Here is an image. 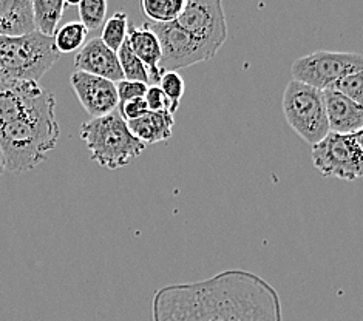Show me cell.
<instances>
[{"instance_id":"cell-22","label":"cell","mask_w":363,"mask_h":321,"mask_svg":"<svg viewBox=\"0 0 363 321\" xmlns=\"http://www.w3.org/2000/svg\"><path fill=\"white\" fill-rule=\"evenodd\" d=\"M108 10L107 0H81L77 4V11H79L81 23L89 31L98 30L106 23V16Z\"/></svg>"},{"instance_id":"cell-29","label":"cell","mask_w":363,"mask_h":321,"mask_svg":"<svg viewBox=\"0 0 363 321\" xmlns=\"http://www.w3.org/2000/svg\"><path fill=\"white\" fill-rule=\"evenodd\" d=\"M5 171H6V161H5V156H4L2 150H0V176H2Z\"/></svg>"},{"instance_id":"cell-10","label":"cell","mask_w":363,"mask_h":321,"mask_svg":"<svg viewBox=\"0 0 363 321\" xmlns=\"http://www.w3.org/2000/svg\"><path fill=\"white\" fill-rule=\"evenodd\" d=\"M56 106L55 94L34 81H0V127Z\"/></svg>"},{"instance_id":"cell-2","label":"cell","mask_w":363,"mask_h":321,"mask_svg":"<svg viewBox=\"0 0 363 321\" xmlns=\"http://www.w3.org/2000/svg\"><path fill=\"white\" fill-rule=\"evenodd\" d=\"M59 135L56 106L0 127V150L5 156L6 171L21 175L36 169L55 149Z\"/></svg>"},{"instance_id":"cell-11","label":"cell","mask_w":363,"mask_h":321,"mask_svg":"<svg viewBox=\"0 0 363 321\" xmlns=\"http://www.w3.org/2000/svg\"><path fill=\"white\" fill-rule=\"evenodd\" d=\"M70 84L77 101L91 119L111 115L119 107L115 82L89 73L74 72L70 77Z\"/></svg>"},{"instance_id":"cell-17","label":"cell","mask_w":363,"mask_h":321,"mask_svg":"<svg viewBox=\"0 0 363 321\" xmlns=\"http://www.w3.org/2000/svg\"><path fill=\"white\" fill-rule=\"evenodd\" d=\"M67 6H70V2L64 0H33L34 28L44 36L55 38Z\"/></svg>"},{"instance_id":"cell-16","label":"cell","mask_w":363,"mask_h":321,"mask_svg":"<svg viewBox=\"0 0 363 321\" xmlns=\"http://www.w3.org/2000/svg\"><path fill=\"white\" fill-rule=\"evenodd\" d=\"M132 133L145 145L169 141L174 135L175 115L169 111L153 113L149 111L145 116L127 123Z\"/></svg>"},{"instance_id":"cell-15","label":"cell","mask_w":363,"mask_h":321,"mask_svg":"<svg viewBox=\"0 0 363 321\" xmlns=\"http://www.w3.org/2000/svg\"><path fill=\"white\" fill-rule=\"evenodd\" d=\"M34 28L31 0H0V36H23Z\"/></svg>"},{"instance_id":"cell-6","label":"cell","mask_w":363,"mask_h":321,"mask_svg":"<svg viewBox=\"0 0 363 321\" xmlns=\"http://www.w3.org/2000/svg\"><path fill=\"white\" fill-rule=\"evenodd\" d=\"M360 70H363V55L320 50L294 60L291 74L292 81L325 91L333 89L343 77Z\"/></svg>"},{"instance_id":"cell-14","label":"cell","mask_w":363,"mask_h":321,"mask_svg":"<svg viewBox=\"0 0 363 321\" xmlns=\"http://www.w3.org/2000/svg\"><path fill=\"white\" fill-rule=\"evenodd\" d=\"M127 42L133 53L140 57V60L147 68H149L150 82H153V85H158L162 74L166 72L161 70L160 67L162 59V48L157 34L147 27V23H143L141 27L130 28Z\"/></svg>"},{"instance_id":"cell-23","label":"cell","mask_w":363,"mask_h":321,"mask_svg":"<svg viewBox=\"0 0 363 321\" xmlns=\"http://www.w3.org/2000/svg\"><path fill=\"white\" fill-rule=\"evenodd\" d=\"M333 89L340 91L345 96H348L350 99L357 102L359 106L363 107V70L343 77V79L340 82H337Z\"/></svg>"},{"instance_id":"cell-19","label":"cell","mask_w":363,"mask_h":321,"mask_svg":"<svg viewBox=\"0 0 363 321\" xmlns=\"http://www.w3.org/2000/svg\"><path fill=\"white\" fill-rule=\"evenodd\" d=\"M187 0H143V13L149 22L170 23L175 22L186 8Z\"/></svg>"},{"instance_id":"cell-13","label":"cell","mask_w":363,"mask_h":321,"mask_svg":"<svg viewBox=\"0 0 363 321\" xmlns=\"http://www.w3.org/2000/svg\"><path fill=\"white\" fill-rule=\"evenodd\" d=\"M331 133L356 135L363 130V107L334 89L323 91Z\"/></svg>"},{"instance_id":"cell-7","label":"cell","mask_w":363,"mask_h":321,"mask_svg":"<svg viewBox=\"0 0 363 321\" xmlns=\"http://www.w3.org/2000/svg\"><path fill=\"white\" fill-rule=\"evenodd\" d=\"M213 59L228 39V22L220 0H187L177 19Z\"/></svg>"},{"instance_id":"cell-25","label":"cell","mask_w":363,"mask_h":321,"mask_svg":"<svg viewBox=\"0 0 363 321\" xmlns=\"http://www.w3.org/2000/svg\"><path fill=\"white\" fill-rule=\"evenodd\" d=\"M161 86V90L164 91V94L177 103L181 102L184 96L186 91V84L184 79L181 77V74L178 72H166L162 74L161 81L158 84Z\"/></svg>"},{"instance_id":"cell-20","label":"cell","mask_w":363,"mask_h":321,"mask_svg":"<svg viewBox=\"0 0 363 321\" xmlns=\"http://www.w3.org/2000/svg\"><path fill=\"white\" fill-rule=\"evenodd\" d=\"M128 16L124 11H118L106 21L101 31V40L113 51L121 50L128 38Z\"/></svg>"},{"instance_id":"cell-24","label":"cell","mask_w":363,"mask_h":321,"mask_svg":"<svg viewBox=\"0 0 363 321\" xmlns=\"http://www.w3.org/2000/svg\"><path fill=\"white\" fill-rule=\"evenodd\" d=\"M145 102L149 106V110L153 113L169 111L172 115H175L179 103L170 101L164 91L161 90L160 85H149V90L145 93Z\"/></svg>"},{"instance_id":"cell-18","label":"cell","mask_w":363,"mask_h":321,"mask_svg":"<svg viewBox=\"0 0 363 321\" xmlns=\"http://www.w3.org/2000/svg\"><path fill=\"white\" fill-rule=\"evenodd\" d=\"M87 34L89 30L84 27V25L79 22H68L62 27H59V30L55 34V47L57 50L59 55H68V53H74V51L82 50V47L87 43Z\"/></svg>"},{"instance_id":"cell-9","label":"cell","mask_w":363,"mask_h":321,"mask_svg":"<svg viewBox=\"0 0 363 321\" xmlns=\"http://www.w3.org/2000/svg\"><path fill=\"white\" fill-rule=\"evenodd\" d=\"M145 23L161 42V70L178 72L181 68L211 60V56L206 53L204 48L177 21L170 23Z\"/></svg>"},{"instance_id":"cell-1","label":"cell","mask_w":363,"mask_h":321,"mask_svg":"<svg viewBox=\"0 0 363 321\" xmlns=\"http://www.w3.org/2000/svg\"><path fill=\"white\" fill-rule=\"evenodd\" d=\"M153 321H283L272 286L252 272L224 271L207 280L169 284L152 300Z\"/></svg>"},{"instance_id":"cell-21","label":"cell","mask_w":363,"mask_h":321,"mask_svg":"<svg viewBox=\"0 0 363 321\" xmlns=\"http://www.w3.org/2000/svg\"><path fill=\"white\" fill-rule=\"evenodd\" d=\"M118 57H119V64L121 68H123L124 73V79L127 81H136V82H143V84H150V73L149 68H147L140 57H138L128 42H125L121 50L118 51Z\"/></svg>"},{"instance_id":"cell-3","label":"cell","mask_w":363,"mask_h":321,"mask_svg":"<svg viewBox=\"0 0 363 321\" xmlns=\"http://www.w3.org/2000/svg\"><path fill=\"white\" fill-rule=\"evenodd\" d=\"M81 140L87 145L91 161L108 170L128 166L145 149V144L138 140L116 111L84 123Z\"/></svg>"},{"instance_id":"cell-12","label":"cell","mask_w":363,"mask_h":321,"mask_svg":"<svg viewBox=\"0 0 363 321\" xmlns=\"http://www.w3.org/2000/svg\"><path fill=\"white\" fill-rule=\"evenodd\" d=\"M74 67L76 72L104 77L115 84L124 81L118 53L108 48L101 38H94L85 43L74 59Z\"/></svg>"},{"instance_id":"cell-26","label":"cell","mask_w":363,"mask_h":321,"mask_svg":"<svg viewBox=\"0 0 363 321\" xmlns=\"http://www.w3.org/2000/svg\"><path fill=\"white\" fill-rule=\"evenodd\" d=\"M118 89V98H119V103L128 102L132 99H138V98H145V93L149 90V85L143 84V82H136V81H121L116 84Z\"/></svg>"},{"instance_id":"cell-28","label":"cell","mask_w":363,"mask_h":321,"mask_svg":"<svg viewBox=\"0 0 363 321\" xmlns=\"http://www.w3.org/2000/svg\"><path fill=\"white\" fill-rule=\"evenodd\" d=\"M352 137H354V141H356L357 147H359L362 154H363V130H360V132H357L356 135H352Z\"/></svg>"},{"instance_id":"cell-4","label":"cell","mask_w":363,"mask_h":321,"mask_svg":"<svg viewBox=\"0 0 363 321\" xmlns=\"http://www.w3.org/2000/svg\"><path fill=\"white\" fill-rule=\"evenodd\" d=\"M59 56L53 38L38 31L23 36H0V81L39 82Z\"/></svg>"},{"instance_id":"cell-27","label":"cell","mask_w":363,"mask_h":321,"mask_svg":"<svg viewBox=\"0 0 363 321\" xmlns=\"http://www.w3.org/2000/svg\"><path fill=\"white\" fill-rule=\"evenodd\" d=\"M118 108H119V115L123 116L125 123H132V120L140 119L150 111L144 98H138L124 103H119Z\"/></svg>"},{"instance_id":"cell-8","label":"cell","mask_w":363,"mask_h":321,"mask_svg":"<svg viewBox=\"0 0 363 321\" xmlns=\"http://www.w3.org/2000/svg\"><path fill=\"white\" fill-rule=\"evenodd\" d=\"M313 164L326 178L342 181L363 178V154L352 135H328L313 147Z\"/></svg>"},{"instance_id":"cell-5","label":"cell","mask_w":363,"mask_h":321,"mask_svg":"<svg viewBox=\"0 0 363 321\" xmlns=\"http://www.w3.org/2000/svg\"><path fill=\"white\" fill-rule=\"evenodd\" d=\"M283 116L288 125L309 145H315L331 133L323 91L291 81L283 93Z\"/></svg>"}]
</instances>
